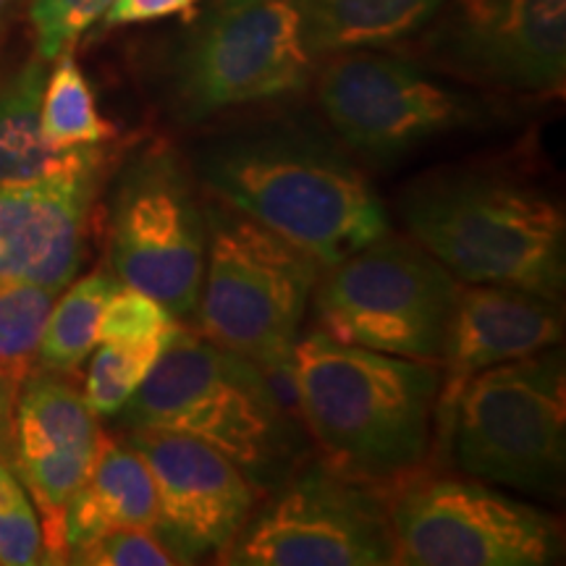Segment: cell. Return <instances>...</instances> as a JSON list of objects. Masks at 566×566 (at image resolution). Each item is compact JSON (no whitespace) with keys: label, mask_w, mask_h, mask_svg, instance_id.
I'll return each instance as SVG.
<instances>
[{"label":"cell","mask_w":566,"mask_h":566,"mask_svg":"<svg viewBox=\"0 0 566 566\" xmlns=\"http://www.w3.org/2000/svg\"><path fill=\"white\" fill-rule=\"evenodd\" d=\"M158 499L145 462L129 443L105 438L90 478L63 512L66 554L90 546L111 530H155Z\"/></svg>","instance_id":"obj_18"},{"label":"cell","mask_w":566,"mask_h":566,"mask_svg":"<svg viewBox=\"0 0 566 566\" xmlns=\"http://www.w3.org/2000/svg\"><path fill=\"white\" fill-rule=\"evenodd\" d=\"M126 428L189 436L271 491L302 462V436L260 367L179 328L122 409Z\"/></svg>","instance_id":"obj_4"},{"label":"cell","mask_w":566,"mask_h":566,"mask_svg":"<svg viewBox=\"0 0 566 566\" xmlns=\"http://www.w3.org/2000/svg\"><path fill=\"white\" fill-rule=\"evenodd\" d=\"M158 499L155 535L179 564L221 556L260 501V488L216 449L189 436L132 428Z\"/></svg>","instance_id":"obj_14"},{"label":"cell","mask_w":566,"mask_h":566,"mask_svg":"<svg viewBox=\"0 0 566 566\" xmlns=\"http://www.w3.org/2000/svg\"><path fill=\"white\" fill-rule=\"evenodd\" d=\"M116 289V275L95 271L71 283L61 300L55 296L34 357L42 370L59 375L80 370L84 359L95 352L101 313Z\"/></svg>","instance_id":"obj_21"},{"label":"cell","mask_w":566,"mask_h":566,"mask_svg":"<svg viewBox=\"0 0 566 566\" xmlns=\"http://www.w3.org/2000/svg\"><path fill=\"white\" fill-rule=\"evenodd\" d=\"M315 66L302 0H212L171 55L168 105L176 122L202 124L307 90Z\"/></svg>","instance_id":"obj_6"},{"label":"cell","mask_w":566,"mask_h":566,"mask_svg":"<svg viewBox=\"0 0 566 566\" xmlns=\"http://www.w3.org/2000/svg\"><path fill=\"white\" fill-rule=\"evenodd\" d=\"M394 564L546 566L562 562V525L475 478L401 480L388 504Z\"/></svg>","instance_id":"obj_10"},{"label":"cell","mask_w":566,"mask_h":566,"mask_svg":"<svg viewBox=\"0 0 566 566\" xmlns=\"http://www.w3.org/2000/svg\"><path fill=\"white\" fill-rule=\"evenodd\" d=\"M443 451L467 478L558 495L566 472V370L558 346L491 367L464 386Z\"/></svg>","instance_id":"obj_7"},{"label":"cell","mask_w":566,"mask_h":566,"mask_svg":"<svg viewBox=\"0 0 566 566\" xmlns=\"http://www.w3.org/2000/svg\"><path fill=\"white\" fill-rule=\"evenodd\" d=\"M105 436L84 394L59 373H27L13 412V472L40 514L45 564L69 562L63 512L90 478Z\"/></svg>","instance_id":"obj_15"},{"label":"cell","mask_w":566,"mask_h":566,"mask_svg":"<svg viewBox=\"0 0 566 566\" xmlns=\"http://www.w3.org/2000/svg\"><path fill=\"white\" fill-rule=\"evenodd\" d=\"M443 0H302L317 61L349 51H378L422 32Z\"/></svg>","instance_id":"obj_20"},{"label":"cell","mask_w":566,"mask_h":566,"mask_svg":"<svg viewBox=\"0 0 566 566\" xmlns=\"http://www.w3.org/2000/svg\"><path fill=\"white\" fill-rule=\"evenodd\" d=\"M422 53L446 74L488 90L562 95L566 0H443Z\"/></svg>","instance_id":"obj_13"},{"label":"cell","mask_w":566,"mask_h":566,"mask_svg":"<svg viewBox=\"0 0 566 566\" xmlns=\"http://www.w3.org/2000/svg\"><path fill=\"white\" fill-rule=\"evenodd\" d=\"M113 0H32L30 24L42 61L74 51L80 38L105 17Z\"/></svg>","instance_id":"obj_27"},{"label":"cell","mask_w":566,"mask_h":566,"mask_svg":"<svg viewBox=\"0 0 566 566\" xmlns=\"http://www.w3.org/2000/svg\"><path fill=\"white\" fill-rule=\"evenodd\" d=\"M401 221L462 283H499L562 302L566 218L533 184L483 166H449L401 192Z\"/></svg>","instance_id":"obj_3"},{"label":"cell","mask_w":566,"mask_h":566,"mask_svg":"<svg viewBox=\"0 0 566 566\" xmlns=\"http://www.w3.org/2000/svg\"><path fill=\"white\" fill-rule=\"evenodd\" d=\"M21 380L0 367V459L13 470V412Z\"/></svg>","instance_id":"obj_30"},{"label":"cell","mask_w":566,"mask_h":566,"mask_svg":"<svg viewBox=\"0 0 566 566\" xmlns=\"http://www.w3.org/2000/svg\"><path fill=\"white\" fill-rule=\"evenodd\" d=\"M192 174L216 200L328 268L391 231L386 205L342 142L302 122L247 124L205 139Z\"/></svg>","instance_id":"obj_1"},{"label":"cell","mask_w":566,"mask_h":566,"mask_svg":"<svg viewBox=\"0 0 566 566\" xmlns=\"http://www.w3.org/2000/svg\"><path fill=\"white\" fill-rule=\"evenodd\" d=\"M55 296L48 289L0 283V367L19 380L32 370Z\"/></svg>","instance_id":"obj_24"},{"label":"cell","mask_w":566,"mask_h":566,"mask_svg":"<svg viewBox=\"0 0 566 566\" xmlns=\"http://www.w3.org/2000/svg\"><path fill=\"white\" fill-rule=\"evenodd\" d=\"M208 258V216L192 168L155 145L126 163L113 205L111 268L174 317L197 315Z\"/></svg>","instance_id":"obj_12"},{"label":"cell","mask_w":566,"mask_h":566,"mask_svg":"<svg viewBox=\"0 0 566 566\" xmlns=\"http://www.w3.org/2000/svg\"><path fill=\"white\" fill-rule=\"evenodd\" d=\"M103 168L0 181V283L61 294L74 281Z\"/></svg>","instance_id":"obj_17"},{"label":"cell","mask_w":566,"mask_h":566,"mask_svg":"<svg viewBox=\"0 0 566 566\" xmlns=\"http://www.w3.org/2000/svg\"><path fill=\"white\" fill-rule=\"evenodd\" d=\"M42 134L59 150L101 147L116 137L113 124L97 111L95 92L74 59V51L61 53L42 90Z\"/></svg>","instance_id":"obj_22"},{"label":"cell","mask_w":566,"mask_h":566,"mask_svg":"<svg viewBox=\"0 0 566 566\" xmlns=\"http://www.w3.org/2000/svg\"><path fill=\"white\" fill-rule=\"evenodd\" d=\"M0 564H45L40 514L17 472L0 459Z\"/></svg>","instance_id":"obj_25"},{"label":"cell","mask_w":566,"mask_h":566,"mask_svg":"<svg viewBox=\"0 0 566 566\" xmlns=\"http://www.w3.org/2000/svg\"><path fill=\"white\" fill-rule=\"evenodd\" d=\"M323 271L313 302L325 334L420 363L441 359L462 281L415 239L388 231Z\"/></svg>","instance_id":"obj_8"},{"label":"cell","mask_w":566,"mask_h":566,"mask_svg":"<svg viewBox=\"0 0 566 566\" xmlns=\"http://www.w3.org/2000/svg\"><path fill=\"white\" fill-rule=\"evenodd\" d=\"M19 3L21 0H0V38H3L6 30H9L11 17H13V11H17Z\"/></svg>","instance_id":"obj_31"},{"label":"cell","mask_w":566,"mask_h":566,"mask_svg":"<svg viewBox=\"0 0 566 566\" xmlns=\"http://www.w3.org/2000/svg\"><path fill=\"white\" fill-rule=\"evenodd\" d=\"M142 344H113L103 342L101 349L92 357L87 384H84V399L97 417H116L126 407V401L137 394L147 375L158 365L176 331Z\"/></svg>","instance_id":"obj_23"},{"label":"cell","mask_w":566,"mask_h":566,"mask_svg":"<svg viewBox=\"0 0 566 566\" xmlns=\"http://www.w3.org/2000/svg\"><path fill=\"white\" fill-rule=\"evenodd\" d=\"M292 373L300 412L323 464L365 485L405 480L433 443L441 370L433 363L300 336Z\"/></svg>","instance_id":"obj_2"},{"label":"cell","mask_w":566,"mask_h":566,"mask_svg":"<svg viewBox=\"0 0 566 566\" xmlns=\"http://www.w3.org/2000/svg\"><path fill=\"white\" fill-rule=\"evenodd\" d=\"M48 61L34 55L0 84V181H42L105 166L101 147L59 150L42 134V90Z\"/></svg>","instance_id":"obj_19"},{"label":"cell","mask_w":566,"mask_h":566,"mask_svg":"<svg viewBox=\"0 0 566 566\" xmlns=\"http://www.w3.org/2000/svg\"><path fill=\"white\" fill-rule=\"evenodd\" d=\"M84 566H174L176 556L160 543L155 530H111L90 546L69 556Z\"/></svg>","instance_id":"obj_28"},{"label":"cell","mask_w":566,"mask_h":566,"mask_svg":"<svg viewBox=\"0 0 566 566\" xmlns=\"http://www.w3.org/2000/svg\"><path fill=\"white\" fill-rule=\"evenodd\" d=\"M205 216L208 258L195 315L202 336L258 367L289 370L323 268L216 197L205 205Z\"/></svg>","instance_id":"obj_5"},{"label":"cell","mask_w":566,"mask_h":566,"mask_svg":"<svg viewBox=\"0 0 566 566\" xmlns=\"http://www.w3.org/2000/svg\"><path fill=\"white\" fill-rule=\"evenodd\" d=\"M317 105L338 142L391 163L433 139L491 124L495 108L420 63L378 51L331 55L317 71Z\"/></svg>","instance_id":"obj_9"},{"label":"cell","mask_w":566,"mask_h":566,"mask_svg":"<svg viewBox=\"0 0 566 566\" xmlns=\"http://www.w3.org/2000/svg\"><path fill=\"white\" fill-rule=\"evenodd\" d=\"M200 0H113V6L101 19L105 30L129 24H147V21H160L176 13L189 11Z\"/></svg>","instance_id":"obj_29"},{"label":"cell","mask_w":566,"mask_h":566,"mask_svg":"<svg viewBox=\"0 0 566 566\" xmlns=\"http://www.w3.org/2000/svg\"><path fill=\"white\" fill-rule=\"evenodd\" d=\"M562 342V302L499 283H462L441 354L443 375L433 422L441 449L449 436L451 412L475 375L554 349Z\"/></svg>","instance_id":"obj_16"},{"label":"cell","mask_w":566,"mask_h":566,"mask_svg":"<svg viewBox=\"0 0 566 566\" xmlns=\"http://www.w3.org/2000/svg\"><path fill=\"white\" fill-rule=\"evenodd\" d=\"M171 310L163 307L155 296L139 292V289L118 283V289L108 296L101 328H97V344H142L171 334L176 328Z\"/></svg>","instance_id":"obj_26"},{"label":"cell","mask_w":566,"mask_h":566,"mask_svg":"<svg viewBox=\"0 0 566 566\" xmlns=\"http://www.w3.org/2000/svg\"><path fill=\"white\" fill-rule=\"evenodd\" d=\"M233 566H384L394 564L388 504L373 485L331 467L302 462L254 506L218 556Z\"/></svg>","instance_id":"obj_11"}]
</instances>
